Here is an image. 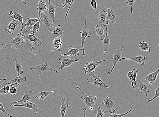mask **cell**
Returning a JSON list of instances; mask_svg holds the SVG:
<instances>
[{"label":"cell","mask_w":159,"mask_h":117,"mask_svg":"<svg viewBox=\"0 0 159 117\" xmlns=\"http://www.w3.org/2000/svg\"><path fill=\"white\" fill-rule=\"evenodd\" d=\"M36 70L39 72H47L49 71H53L58 74V72L57 69H54L51 68L47 63L35 65L30 69V70Z\"/></svg>","instance_id":"9"},{"label":"cell","mask_w":159,"mask_h":117,"mask_svg":"<svg viewBox=\"0 0 159 117\" xmlns=\"http://www.w3.org/2000/svg\"><path fill=\"white\" fill-rule=\"evenodd\" d=\"M14 61L16 63V71L17 72V75H20L23 74L24 73V71L21 65L17 60H15Z\"/></svg>","instance_id":"35"},{"label":"cell","mask_w":159,"mask_h":117,"mask_svg":"<svg viewBox=\"0 0 159 117\" xmlns=\"http://www.w3.org/2000/svg\"><path fill=\"white\" fill-rule=\"evenodd\" d=\"M76 88L79 89L82 93L83 96L81 98L83 100L85 104L87 106L91 111H93V107L95 106V101L97 100V97L92 96L90 94L87 96L79 86H77Z\"/></svg>","instance_id":"4"},{"label":"cell","mask_w":159,"mask_h":117,"mask_svg":"<svg viewBox=\"0 0 159 117\" xmlns=\"http://www.w3.org/2000/svg\"><path fill=\"white\" fill-rule=\"evenodd\" d=\"M9 93L8 91H7L5 90V86L0 89V94H6Z\"/></svg>","instance_id":"47"},{"label":"cell","mask_w":159,"mask_h":117,"mask_svg":"<svg viewBox=\"0 0 159 117\" xmlns=\"http://www.w3.org/2000/svg\"><path fill=\"white\" fill-rule=\"evenodd\" d=\"M105 61V60H102L98 61H92L89 63H87L83 68L84 70L83 74H87V73H92L94 72L95 69L103 62Z\"/></svg>","instance_id":"7"},{"label":"cell","mask_w":159,"mask_h":117,"mask_svg":"<svg viewBox=\"0 0 159 117\" xmlns=\"http://www.w3.org/2000/svg\"><path fill=\"white\" fill-rule=\"evenodd\" d=\"M46 13L47 12H43L40 13L39 16V17L40 18V21L45 25L49 32L51 33V26L52 23V20L47 15Z\"/></svg>","instance_id":"8"},{"label":"cell","mask_w":159,"mask_h":117,"mask_svg":"<svg viewBox=\"0 0 159 117\" xmlns=\"http://www.w3.org/2000/svg\"><path fill=\"white\" fill-rule=\"evenodd\" d=\"M59 6V5L54 6L50 0H48V8L47 9V12L48 14L49 17L52 20V24H54V17L55 11L56 9Z\"/></svg>","instance_id":"15"},{"label":"cell","mask_w":159,"mask_h":117,"mask_svg":"<svg viewBox=\"0 0 159 117\" xmlns=\"http://www.w3.org/2000/svg\"><path fill=\"white\" fill-rule=\"evenodd\" d=\"M34 92L31 91H25L24 94H23V98L21 99L18 101L12 102V104L13 105L22 102H26L31 100L34 97Z\"/></svg>","instance_id":"14"},{"label":"cell","mask_w":159,"mask_h":117,"mask_svg":"<svg viewBox=\"0 0 159 117\" xmlns=\"http://www.w3.org/2000/svg\"><path fill=\"white\" fill-rule=\"evenodd\" d=\"M21 45L25 49L29 56L33 54L36 55L39 52H41V47L39 45L35 42L30 41L28 40L25 39L22 42Z\"/></svg>","instance_id":"2"},{"label":"cell","mask_w":159,"mask_h":117,"mask_svg":"<svg viewBox=\"0 0 159 117\" xmlns=\"http://www.w3.org/2000/svg\"><path fill=\"white\" fill-rule=\"evenodd\" d=\"M68 52H66V53L61 55L59 60L61 61L62 56H69L70 57L75 56H76L79 55L80 52L83 51L82 48L80 49H77L75 46H70Z\"/></svg>","instance_id":"12"},{"label":"cell","mask_w":159,"mask_h":117,"mask_svg":"<svg viewBox=\"0 0 159 117\" xmlns=\"http://www.w3.org/2000/svg\"><path fill=\"white\" fill-rule=\"evenodd\" d=\"M107 13H108L105 12V10H103L101 12H99L98 19V23L101 27H102V25L105 26V23L108 21L106 19Z\"/></svg>","instance_id":"21"},{"label":"cell","mask_w":159,"mask_h":117,"mask_svg":"<svg viewBox=\"0 0 159 117\" xmlns=\"http://www.w3.org/2000/svg\"><path fill=\"white\" fill-rule=\"evenodd\" d=\"M66 98L63 97L62 98L61 100V105L60 108V111L61 113V117H64L66 111V109L69 107V104L65 103Z\"/></svg>","instance_id":"31"},{"label":"cell","mask_w":159,"mask_h":117,"mask_svg":"<svg viewBox=\"0 0 159 117\" xmlns=\"http://www.w3.org/2000/svg\"><path fill=\"white\" fill-rule=\"evenodd\" d=\"M87 17L86 16L84 20V23L83 24L82 31L80 32L82 34L80 38L82 39V46L83 49L82 56H85V50L84 49V42L87 37H90L91 34L89 31V27L87 23Z\"/></svg>","instance_id":"6"},{"label":"cell","mask_w":159,"mask_h":117,"mask_svg":"<svg viewBox=\"0 0 159 117\" xmlns=\"http://www.w3.org/2000/svg\"><path fill=\"white\" fill-rule=\"evenodd\" d=\"M22 1H23V2L24 3L25 5H27V3L25 2L24 0H22Z\"/></svg>","instance_id":"51"},{"label":"cell","mask_w":159,"mask_h":117,"mask_svg":"<svg viewBox=\"0 0 159 117\" xmlns=\"http://www.w3.org/2000/svg\"><path fill=\"white\" fill-rule=\"evenodd\" d=\"M106 34L104 39L102 40V46L103 49V52L108 53L109 52V46L110 45V40L108 35V26L109 22L107 21L106 23Z\"/></svg>","instance_id":"11"},{"label":"cell","mask_w":159,"mask_h":117,"mask_svg":"<svg viewBox=\"0 0 159 117\" xmlns=\"http://www.w3.org/2000/svg\"><path fill=\"white\" fill-rule=\"evenodd\" d=\"M135 2V0H125V3L127 4L128 6H130L131 13L133 14V6Z\"/></svg>","instance_id":"40"},{"label":"cell","mask_w":159,"mask_h":117,"mask_svg":"<svg viewBox=\"0 0 159 117\" xmlns=\"http://www.w3.org/2000/svg\"><path fill=\"white\" fill-rule=\"evenodd\" d=\"M123 46L121 48L120 50H117L113 53L112 56L114 60V64L113 67L110 70L108 71V74L109 75L111 74L113 70L115 67L118 63V62L121 61V57L122 54L123 50Z\"/></svg>","instance_id":"10"},{"label":"cell","mask_w":159,"mask_h":117,"mask_svg":"<svg viewBox=\"0 0 159 117\" xmlns=\"http://www.w3.org/2000/svg\"><path fill=\"white\" fill-rule=\"evenodd\" d=\"M14 107H23L25 108L31 109L33 110L34 111V113L35 115L36 114L38 110V107L36 104L33 103L32 102L30 101H27L25 102V103L19 105H13Z\"/></svg>","instance_id":"17"},{"label":"cell","mask_w":159,"mask_h":117,"mask_svg":"<svg viewBox=\"0 0 159 117\" xmlns=\"http://www.w3.org/2000/svg\"><path fill=\"white\" fill-rule=\"evenodd\" d=\"M133 110V108H131L130 110L129 111L126 113H123V114H115L114 113H112L111 115H110L109 116L110 117H121L122 116H124L125 115H127L129 113H130L131 111H132Z\"/></svg>","instance_id":"41"},{"label":"cell","mask_w":159,"mask_h":117,"mask_svg":"<svg viewBox=\"0 0 159 117\" xmlns=\"http://www.w3.org/2000/svg\"><path fill=\"white\" fill-rule=\"evenodd\" d=\"M133 70L134 71V74H133L132 76L131 79L134 85L135 86L136 85V78L137 74L139 72V70L138 69H133Z\"/></svg>","instance_id":"38"},{"label":"cell","mask_w":159,"mask_h":117,"mask_svg":"<svg viewBox=\"0 0 159 117\" xmlns=\"http://www.w3.org/2000/svg\"><path fill=\"white\" fill-rule=\"evenodd\" d=\"M18 27L17 21L16 19H13L8 25V26L5 28V30L6 31L8 32L9 34H13Z\"/></svg>","instance_id":"18"},{"label":"cell","mask_w":159,"mask_h":117,"mask_svg":"<svg viewBox=\"0 0 159 117\" xmlns=\"http://www.w3.org/2000/svg\"><path fill=\"white\" fill-rule=\"evenodd\" d=\"M94 28L97 33V37L98 38L100 37L102 41L104 39L106 35L103 28L102 27H100L98 25H97L94 27Z\"/></svg>","instance_id":"29"},{"label":"cell","mask_w":159,"mask_h":117,"mask_svg":"<svg viewBox=\"0 0 159 117\" xmlns=\"http://www.w3.org/2000/svg\"><path fill=\"white\" fill-rule=\"evenodd\" d=\"M30 41L35 42L39 45H42L43 41L36 37L35 34H31L28 35L27 37Z\"/></svg>","instance_id":"32"},{"label":"cell","mask_w":159,"mask_h":117,"mask_svg":"<svg viewBox=\"0 0 159 117\" xmlns=\"http://www.w3.org/2000/svg\"><path fill=\"white\" fill-rule=\"evenodd\" d=\"M7 45L5 44L0 45V50L4 49L7 48Z\"/></svg>","instance_id":"48"},{"label":"cell","mask_w":159,"mask_h":117,"mask_svg":"<svg viewBox=\"0 0 159 117\" xmlns=\"http://www.w3.org/2000/svg\"><path fill=\"white\" fill-rule=\"evenodd\" d=\"M52 93H54L53 91H42L37 94L36 97L39 100L40 102H41L42 100L45 99L49 94Z\"/></svg>","instance_id":"30"},{"label":"cell","mask_w":159,"mask_h":117,"mask_svg":"<svg viewBox=\"0 0 159 117\" xmlns=\"http://www.w3.org/2000/svg\"><path fill=\"white\" fill-rule=\"evenodd\" d=\"M40 22V20H39L32 27V33L33 34H35L36 32L39 31Z\"/></svg>","instance_id":"37"},{"label":"cell","mask_w":159,"mask_h":117,"mask_svg":"<svg viewBox=\"0 0 159 117\" xmlns=\"http://www.w3.org/2000/svg\"><path fill=\"white\" fill-rule=\"evenodd\" d=\"M1 13V12H0V13Z\"/></svg>","instance_id":"52"},{"label":"cell","mask_w":159,"mask_h":117,"mask_svg":"<svg viewBox=\"0 0 159 117\" xmlns=\"http://www.w3.org/2000/svg\"><path fill=\"white\" fill-rule=\"evenodd\" d=\"M159 73V69H158L156 71L151 73L144 78L147 82H149L151 84L153 83L155 80H156L157 76Z\"/></svg>","instance_id":"22"},{"label":"cell","mask_w":159,"mask_h":117,"mask_svg":"<svg viewBox=\"0 0 159 117\" xmlns=\"http://www.w3.org/2000/svg\"><path fill=\"white\" fill-rule=\"evenodd\" d=\"M108 12L106 18L107 21H110L111 23H116V14L113 11L112 9L108 8Z\"/></svg>","instance_id":"26"},{"label":"cell","mask_w":159,"mask_h":117,"mask_svg":"<svg viewBox=\"0 0 159 117\" xmlns=\"http://www.w3.org/2000/svg\"><path fill=\"white\" fill-rule=\"evenodd\" d=\"M87 81L96 87L109 88V86L103 82L99 77L93 73H89V77L87 79Z\"/></svg>","instance_id":"3"},{"label":"cell","mask_w":159,"mask_h":117,"mask_svg":"<svg viewBox=\"0 0 159 117\" xmlns=\"http://www.w3.org/2000/svg\"><path fill=\"white\" fill-rule=\"evenodd\" d=\"M0 111L2 112H3L5 113V114L8 115L10 117H12V116L9 114L8 112H7L5 110L3 104L2 103H0Z\"/></svg>","instance_id":"45"},{"label":"cell","mask_w":159,"mask_h":117,"mask_svg":"<svg viewBox=\"0 0 159 117\" xmlns=\"http://www.w3.org/2000/svg\"><path fill=\"white\" fill-rule=\"evenodd\" d=\"M136 81L135 86L138 88L141 93L145 94L147 97L149 95L150 90L152 89L153 86L152 84L148 82L145 84L144 83L138 78H136Z\"/></svg>","instance_id":"5"},{"label":"cell","mask_w":159,"mask_h":117,"mask_svg":"<svg viewBox=\"0 0 159 117\" xmlns=\"http://www.w3.org/2000/svg\"><path fill=\"white\" fill-rule=\"evenodd\" d=\"M25 39L21 34H18L15 38L12 40L10 43L9 46L12 47L14 46L15 49H17L19 47L20 44L23 42Z\"/></svg>","instance_id":"13"},{"label":"cell","mask_w":159,"mask_h":117,"mask_svg":"<svg viewBox=\"0 0 159 117\" xmlns=\"http://www.w3.org/2000/svg\"><path fill=\"white\" fill-rule=\"evenodd\" d=\"M122 59L125 60H132L142 65H145L146 62L148 60V58L146 56H139L130 58H122Z\"/></svg>","instance_id":"20"},{"label":"cell","mask_w":159,"mask_h":117,"mask_svg":"<svg viewBox=\"0 0 159 117\" xmlns=\"http://www.w3.org/2000/svg\"><path fill=\"white\" fill-rule=\"evenodd\" d=\"M91 5L94 10H96V9H97V3L95 0H91Z\"/></svg>","instance_id":"46"},{"label":"cell","mask_w":159,"mask_h":117,"mask_svg":"<svg viewBox=\"0 0 159 117\" xmlns=\"http://www.w3.org/2000/svg\"><path fill=\"white\" fill-rule=\"evenodd\" d=\"M32 27L27 25L21 27L20 33L23 36L25 39H26L27 36L29 34H33L32 33Z\"/></svg>","instance_id":"25"},{"label":"cell","mask_w":159,"mask_h":117,"mask_svg":"<svg viewBox=\"0 0 159 117\" xmlns=\"http://www.w3.org/2000/svg\"><path fill=\"white\" fill-rule=\"evenodd\" d=\"M79 61V60L78 59H73L68 58V56H67L66 58L61 61L60 62L61 65L60 68H59V69L61 70L63 68L66 67H68L70 65L73 64L75 62Z\"/></svg>","instance_id":"19"},{"label":"cell","mask_w":159,"mask_h":117,"mask_svg":"<svg viewBox=\"0 0 159 117\" xmlns=\"http://www.w3.org/2000/svg\"><path fill=\"white\" fill-rule=\"evenodd\" d=\"M7 79H4L2 78H0V86H1L2 84L6 80H7Z\"/></svg>","instance_id":"49"},{"label":"cell","mask_w":159,"mask_h":117,"mask_svg":"<svg viewBox=\"0 0 159 117\" xmlns=\"http://www.w3.org/2000/svg\"><path fill=\"white\" fill-rule=\"evenodd\" d=\"M51 34L55 37L62 36L64 33V27L61 25H58L57 27L51 26Z\"/></svg>","instance_id":"16"},{"label":"cell","mask_w":159,"mask_h":117,"mask_svg":"<svg viewBox=\"0 0 159 117\" xmlns=\"http://www.w3.org/2000/svg\"><path fill=\"white\" fill-rule=\"evenodd\" d=\"M9 15L11 16L12 19H14L19 21L21 24V27H24V25L23 22V17L21 16L20 14L16 12H13L12 11H10L9 12Z\"/></svg>","instance_id":"27"},{"label":"cell","mask_w":159,"mask_h":117,"mask_svg":"<svg viewBox=\"0 0 159 117\" xmlns=\"http://www.w3.org/2000/svg\"><path fill=\"white\" fill-rule=\"evenodd\" d=\"M133 74H134V71H129L128 74V77L129 78V79H130L131 82V83L132 86L133 87V90H134L135 89V87H134V84H133L131 79Z\"/></svg>","instance_id":"44"},{"label":"cell","mask_w":159,"mask_h":117,"mask_svg":"<svg viewBox=\"0 0 159 117\" xmlns=\"http://www.w3.org/2000/svg\"><path fill=\"white\" fill-rule=\"evenodd\" d=\"M106 113V112L103 111V109H102L101 107L99 106L98 109L97 117H103Z\"/></svg>","instance_id":"42"},{"label":"cell","mask_w":159,"mask_h":117,"mask_svg":"<svg viewBox=\"0 0 159 117\" xmlns=\"http://www.w3.org/2000/svg\"><path fill=\"white\" fill-rule=\"evenodd\" d=\"M17 90L16 87L14 86H11L9 91V93L11 94V96L15 95L16 94Z\"/></svg>","instance_id":"43"},{"label":"cell","mask_w":159,"mask_h":117,"mask_svg":"<svg viewBox=\"0 0 159 117\" xmlns=\"http://www.w3.org/2000/svg\"><path fill=\"white\" fill-rule=\"evenodd\" d=\"M139 47L140 50L147 51L148 52H151V47L145 41H142L139 44Z\"/></svg>","instance_id":"33"},{"label":"cell","mask_w":159,"mask_h":117,"mask_svg":"<svg viewBox=\"0 0 159 117\" xmlns=\"http://www.w3.org/2000/svg\"><path fill=\"white\" fill-rule=\"evenodd\" d=\"M103 101L102 103L103 111L109 112L112 114L117 111L121 104L116 98H110L109 96L102 98Z\"/></svg>","instance_id":"1"},{"label":"cell","mask_w":159,"mask_h":117,"mask_svg":"<svg viewBox=\"0 0 159 117\" xmlns=\"http://www.w3.org/2000/svg\"><path fill=\"white\" fill-rule=\"evenodd\" d=\"M27 81V78L25 77H22L20 75H19L18 77H16L12 80H9L7 83L8 84H12L15 83L19 84V85L25 83Z\"/></svg>","instance_id":"28"},{"label":"cell","mask_w":159,"mask_h":117,"mask_svg":"<svg viewBox=\"0 0 159 117\" xmlns=\"http://www.w3.org/2000/svg\"><path fill=\"white\" fill-rule=\"evenodd\" d=\"M83 111H84V116L85 117L86 116V109L85 108H84L83 109Z\"/></svg>","instance_id":"50"},{"label":"cell","mask_w":159,"mask_h":117,"mask_svg":"<svg viewBox=\"0 0 159 117\" xmlns=\"http://www.w3.org/2000/svg\"><path fill=\"white\" fill-rule=\"evenodd\" d=\"M37 10L38 11V15L40 13L47 10V6L45 0H40L36 6Z\"/></svg>","instance_id":"23"},{"label":"cell","mask_w":159,"mask_h":117,"mask_svg":"<svg viewBox=\"0 0 159 117\" xmlns=\"http://www.w3.org/2000/svg\"><path fill=\"white\" fill-rule=\"evenodd\" d=\"M27 19L28 21L25 24V26L29 25V26L33 27L37 22L40 20V18L39 17L38 18H29L28 17Z\"/></svg>","instance_id":"34"},{"label":"cell","mask_w":159,"mask_h":117,"mask_svg":"<svg viewBox=\"0 0 159 117\" xmlns=\"http://www.w3.org/2000/svg\"><path fill=\"white\" fill-rule=\"evenodd\" d=\"M159 97V84L158 83V85L157 87L156 88V89L155 90V95L154 97L150 100H148V102H150L152 101L156 98Z\"/></svg>","instance_id":"39"},{"label":"cell","mask_w":159,"mask_h":117,"mask_svg":"<svg viewBox=\"0 0 159 117\" xmlns=\"http://www.w3.org/2000/svg\"><path fill=\"white\" fill-rule=\"evenodd\" d=\"M62 1H65V2L62 3L63 7L64 8H65V6L66 5H70L69 8L67 10V12H66L65 17H66L68 16V15L70 10V8L73 3L75 2V0H62Z\"/></svg>","instance_id":"36"},{"label":"cell","mask_w":159,"mask_h":117,"mask_svg":"<svg viewBox=\"0 0 159 117\" xmlns=\"http://www.w3.org/2000/svg\"><path fill=\"white\" fill-rule=\"evenodd\" d=\"M61 36H58L55 37L52 42L53 47L54 50H57L59 52H61L62 50L60 49L62 46V42L61 41Z\"/></svg>","instance_id":"24"}]
</instances>
